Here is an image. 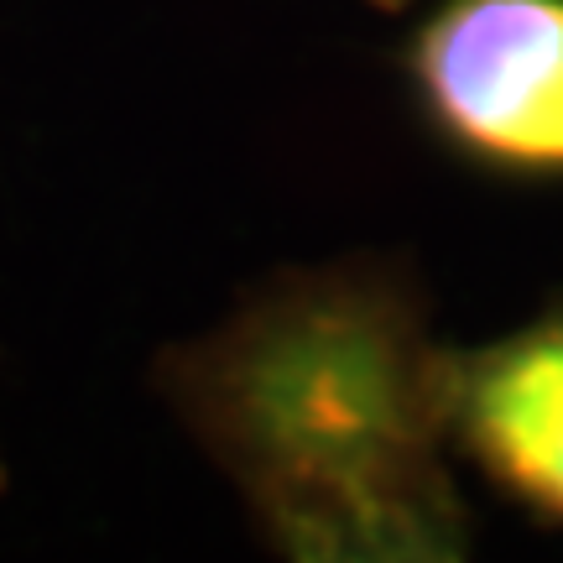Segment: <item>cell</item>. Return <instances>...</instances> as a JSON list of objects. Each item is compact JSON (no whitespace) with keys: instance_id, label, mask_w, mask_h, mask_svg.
<instances>
[{"instance_id":"cell-2","label":"cell","mask_w":563,"mask_h":563,"mask_svg":"<svg viewBox=\"0 0 563 563\" xmlns=\"http://www.w3.org/2000/svg\"><path fill=\"white\" fill-rule=\"evenodd\" d=\"M412 100L490 173H563V0H439L407 37Z\"/></svg>"},{"instance_id":"cell-5","label":"cell","mask_w":563,"mask_h":563,"mask_svg":"<svg viewBox=\"0 0 563 563\" xmlns=\"http://www.w3.org/2000/svg\"><path fill=\"white\" fill-rule=\"evenodd\" d=\"M0 490H5V460H0Z\"/></svg>"},{"instance_id":"cell-1","label":"cell","mask_w":563,"mask_h":563,"mask_svg":"<svg viewBox=\"0 0 563 563\" xmlns=\"http://www.w3.org/2000/svg\"><path fill=\"white\" fill-rule=\"evenodd\" d=\"M443 350L402 272L329 262L162 350L157 386L272 553L449 563L470 559L475 527L449 464Z\"/></svg>"},{"instance_id":"cell-3","label":"cell","mask_w":563,"mask_h":563,"mask_svg":"<svg viewBox=\"0 0 563 563\" xmlns=\"http://www.w3.org/2000/svg\"><path fill=\"white\" fill-rule=\"evenodd\" d=\"M454 454L563 527V302L475 350H443Z\"/></svg>"},{"instance_id":"cell-4","label":"cell","mask_w":563,"mask_h":563,"mask_svg":"<svg viewBox=\"0 0 563 563\" xmlns=\"http://www.w3.org/2000/svg\"><path fill=\"white\" fill-rule=\"evenodd\" d=\"M371 5H376V11H402L407 0H371Z\"/></svg>"}]
</instances>
